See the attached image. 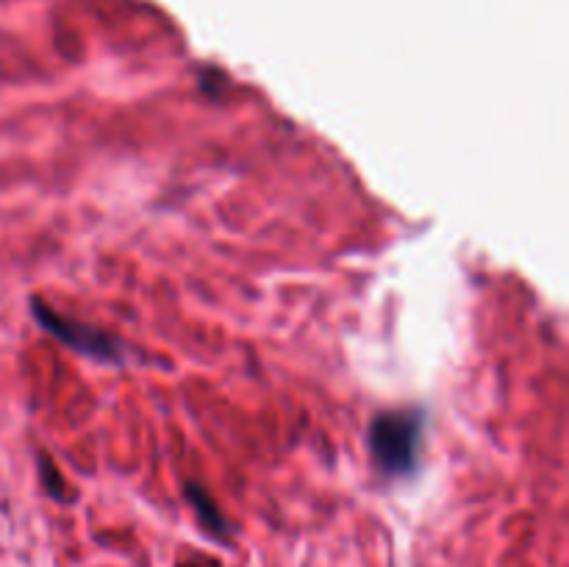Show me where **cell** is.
I'll return each mask as SVG.
<instances>
[{
	"instance_id": "cell-1",
	"label": "cell",
	"mask_w": 569,
	"mask_h": 567,
	"mask_svg": "<svg viewBox=\"0 0 569 567\" xmlns=\"http://www.w3.org/2000/svg\"><path fill=\"white\" fill-rule=\"evenodd\" d=\"M426 411L400 409L383 411L370 426V450L376 465L389 478H406L417 470L422 448Z\"/></svg>"
},
{
	"instance_id": "cell-2",
	"label": "cell",
	"mask_w": 569,
	"mask_h": 567,
	"mask_svg": "<svg viewBox=\"0 0 569 567\" xmlns=\"http://www.w3.org/2000/svg\"><path fill=\"white\" fill-rule=\"evenodd\" d=\"M31 315L50 337L59 339L61 345L72 348L76 354L89 356V359L98 361H122L126 359V348L117 337L111 334L98 331L92 326H83V322L70 320V317L59 315V311L50 309L42 298H31Z\"/></svg>"
},
{
	"instance_id": "cell-3",
	"label": "cell",
	"mask_w": 569,
	"mask_h": 567,
	"mask_svg": "<svg viewBox=\"0 0 569 567\" xmlns=\"http://www.w3.org/2000/svg\"><path fill=\"white\" fill-rule=\"evenodd\" d=\"M183 493H187V500H189V506H192V509H194V515H198L200 526H203L206 531L211 534V537H217V539H222V543H228V539H231V534H233V528H231V523H228L226 517H222V511H220V506H217V500L211 498V495L206 493V489L200 487L198 481H189L187 487H183Z\"/></svg>"
},
{
	"instance_id": "cell-4",
	"label": "cell",
	"mask_w": 569,
	"mask_h": 567,
	"mask_svg": "<svg viewBox=\"0 0 569 567\" xmlns=\"http://www.w3.org/2000/svg\"><path fill=\"white\" fill-rule=\"evenodd\" d=\"M176 567H222V565H220V561H217V559H211V556L194 554V556H189V559L178 561Z\"/></svg>"
}]
</instances>
